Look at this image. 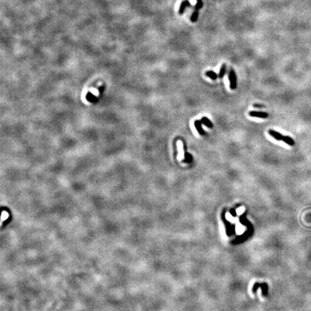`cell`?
Here are the masks:
<instances>
[{
	"label": "cell",
	"mask_w": 311,
	"mask_h": 311,
	"mask_svg": "<svg viewBox=\"0 0 311 311\" xmlns=\"http://www.w3.org/2000/svg\"><path fill=\"white\" fill-rule=\"evenodd\" d=\"M197 2L196 5L195 6V9H194V12L192 13V16H191V22L192 23H195L197 22L198 19V15H199V10L203 7V3L202 2V0H197Z\"/></svg>",
	"instance_id": "cell-1"
},
{
	"label": "cell",
	"mask_w": 311,
	"mask_h": 311,
	"mask_svg": "<svg viewBox=\"0 0 311 311\" xmlns=\"http://www.w3.org/2000/svg\"><path fill=\"white\" fill-rule=\"evenodd\" d=\"M228 78H229L230 81V87H231V90H235V89H236V76H235V72H234V71L233 69H231V71L229 72Z\"/></svg>",
	"instance_id": "cell-2"
},
{
	"label": "cell",
	"mask_w": 311,
	"mask_h": 311,
	"mask_svg": "<svg viewBox=\"0 0 311 311\" xmlns=\"http://www.w3.org/2000/svg\"><path fill=\"white\" fill-rule=\"evenodd\" d=\"M249 115L251 117H254V118H266L268 117V113L264 112H256V111H251L249 112Z\"/></svg>",
	"instance_id": "cell-3"
},
{
	"label": "cell",
	"mask_w": 311,
	"mask_h": 311,
	"mask_svg": "<svg viewBox=\"0 0 311 311\" xmlns=\"http://www.w3.org/2000/svg\"><path fill=\"white\" fill-rule=\"evenodd\" d=\"M195 128L197 129V132H199V135H201V136H203V135H205V131L204 130H203V127H202V122L201 120H195Z\"/></svg>",
	"instance_id": "cell-4"
},
{
	"label": "cell",
	"mask_w": 311,
	"mask_h": 311,
	"mask_svg": "<svg viewBox=\"0 0 311 311\" xmlns=\"http://www.w3.org/2000/svg\"><path fill=\"white\" fill-rule=\"evenodd\" d=\"M269 134L271 136H272L277 140H282L283 136L282 134H280V132H277V131L273 130H269Z\"/></svg>",
	"instance_id": "cell-5"
},
{
	"label": "cell",
	"mask_w": 311,
	"mask_h": 311,
	"mask_svg": "<svg viewBox=\"0 0 311 311\" xmlns=\"http://www.w3.org/2000/svg\"><path fill=\"white\" fill-rule=\"evenodd\" d=\"M189 6H191V4L188 0H185V1L182 2V3L181 4L180 7H179V15H182V14L185 12V9H186L187 7H189Z\"/></svg>",
	"instance_id": "cell-6"
},
{
	"label": "cell",
	"mask_w": 311,
	"mask_h": 311,
	"mask_svg": "<svg viewBox=\"0 0 311 311\" xmlns=\"http://www.w3.org/2000/svg\"><path fill=\"white\" fill-rule=\"evenodd\" d=\"M201 122H202V123L204 124V125H205V126H207V128H212L213 127V123H212L211 121H210V120L208 119V118H206V117H203V118H202Z\"/></svg>",
	"instance_id": "cell-7"
},
{
	"label": "cell",
	"mask_w": 311,
	"mask_h": 311,
	"mask_svg": "<svg viewBox=\"0 0 311 311\" xmlns=\"http://www.w3.org/2000/svg\"><path fill=\"white\" fill-rule=\"evenodd\" d=\"M282 140L284 142V143L288 144L289 146H292L295 145V141H294L293 139H292V138L289 137V136H283Z\"/></svg>",
	"instance_id": "cell-8"
},
{
	"label": "cell",
	"mask_w": 311,
	"mask_h": 311,
	"mask_svg": "<svg viewBox=\"0 0 311 311\" xmlns=\"http://www.w3.org/2000/svg\"><path fill=\"white\" fill-rule=\"evenodd\" d=\"M205 75L207 77L210 78L212 80H216L217 79V75L215 72H213V71H208L205 73Z\"/></svg>",
	"instance_id": "cell-9"
},
{
	"label": "cell",
	"mask_w": 311,
	"mask_h": 311,
	"mask_svg": "<svg viewBox=\"0 0 311 311\" xmlns=\"http://www.w3.org/2000/svg\"><path fill=\"white\" fill-rule=\"evenodd\" d=\"M225 71H226V65L225 64H223L222 65L221 68H220V73H219V78L222 79V78L223 77L224 75H225Z\"/></svg>",
	"instance_id": "cell-10"
},
{
	"label": "cell",
	"mask_w": 311,
	"mask_h": 311,
	"mask_svg": "<svg viewBox=\"0 0 311 311\" xmlns=\"http://www.w3.org/2000/svg\"><path fill=\"white\" fill-rule=\"evenodd\" d=\"M185 160H184L183 161H185V162L191 163L192 161V155H191L189 153H188V152L185 151Z\"/></svg>",
	"instance_id": "cell-11"
},
{
	"label": "cell",
	"mask_w": 311,
	"mask_h": 311,
	"mask_svg": "<svg viewBox=\"0 0 311 311\" xmlns=\"http://www.w3.org/2000/svg\"><path fill=\"white\" fill-rule=\"evenodd\" d=\"M253 107H258V108H263V107H264L265 106H264V105H261V104H253Z\"/></svg>",
	"instance_id": "cell-12"
}]
</instances>
